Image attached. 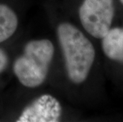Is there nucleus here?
<instances>
[{"label":"nucleus","mask_w":123,"mask_h":122,"mask_svg":"<svg viewBox=\"0 0 123 122\" xmlns=\"http://www.w3.org/2000/svg\"><path fill=\"white\" fill-rule=\"evenodd\" d=\"M57 35L68 78L75 84L84 82L95 60L93 45L80 29L68 22L59 25Z\"/></svg>","instance_id":"nucleus-1"},{"label":"nucleus","mask_w":123,"mask_h":122,"mask_svg":"<svg viewBox=\"0 0 123 122\" xmlns=\"http://www.w3.org/2000/svg\"><path fill=\"white\" fill-rule=\"evenodd\" d=\"M53 54L54 46L50 41L42 39L29 41L24 48V53L14 64V72L21 83L30 88L42 84Z\"/></svg>","instance_id":"nucleus-2"},{"label":"nucleus","mask_w":123,"mask_h":122,"mask_svg":"<svg viewBox=\"0 0 123 122\" xmlns=\"http://www.w3.org/2000/svg\"><path fill=\"white\" fill-rule=\"evenodd\" d=\"M79 15L85 30L92 37L102 39L111 27L114 16V0H84Z\"/></svg>","instance_id":"nucleus-3"},{"label":"nucleus","mask_w":123,"mask_h":122,"mask_svg":"<svg viewBox=\"0 0 123 122\" xmlns=\"http://www.w3.org/2000/svg\"><path fill=\"white\" fill-rule=\"evenodd\" d=\"M61 113L58 100L50 94H43L25 108L17 122H57Z\"/></svg>","instance_id":"nucleus-4"},{"label":"nucleus","mask_w":123,"mask_h":122,"mask_svg":"<svg viewBox=\"0 0 123 122\" xmlns=\"http://www.w3.org/2000/svg\"><path fill=\"white\" fill-rule=\"evenodd\" d=\"M102 48L109 59L123 64V29H110L102 38Z\"/></svg>","instance_id":"nucleus-5"},{"label":"nucleus","mask_w":123,"mask_h":122,"mask_svg":"<svg viewBox=\"0 0 123 122\" xmlns=\"http://www.w3.org/2000/svg\"><path fill=\"white\" fill-rule=\"evenodd\" d=\"M18 27V17L6 5L0 4V43L14 34Z\"/></svg>","instance_id":"nucleus-6"},{"label":"nucleus","mask_w":123,"mask_h":122,"mask_svg":"<svg viewBox=\"0 0 123 122\" xmlns=\"http://www.w3.org/2000/svg\"><path fill=\"white\" fill-rule=\"evenodd\" d=\"M7 63H8V58L6 52L0 48V73L6 68Z\"/></svg>","instance_id":"nucleus-7"},{"label":"nucleus","mask_w":123,"mask_h":122,"mask_svg":"<svg viewBox=\"0 0 123 122\" xmlns=\"http://www.w3.org/2000/svg\"><path fill=\"white\" fill-rule=\"evenodd\" d=\"M120 2H122V3L123 4V0H120Z\"/></svg>","instance_id":"nucleus-8"}]
</instances>
